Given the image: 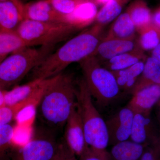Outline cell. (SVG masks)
<instances>
[{
    "label": "cell",
    "mask_w": 160,
    "mask_h": 160,
    "mask_svg": "<svg viewBox=\"0 0 160 160\" xmlns=\"http://www.w3.org/2000/svg\"><path fill=\"white\" fill-rule=\"evenodd\" d=\"M104 26L95 24L50 53L32 70V80L47 79L62 73L69 65L92 55L102 39Z\"/></svg>",
    "instance_id": "obj_1"
},
{
    "label": "cell",
    "mask_w": 160,
    "mask_h": 160,
    "mask_svg": "<svg viewBox=\"0 0 160 160\" xmlns=\"http://www.w3.org/2000/svg\"><path fill=\"white\" fill-rule=\"evenodd\" d=\"M76 90L69 75L51 78L37 106L40 119L51 128L62 127L76 103Z\"/></svg>",
    "instance_id": "obj_2"
},
{
    "label": "cell",
    "mask_w": 160,
    "mask_h": 160,
    "mask_svg": "<svg viewBox=\"0 0 160 160\" xmlns=\"http://www.w3.org/2000/svg\"><path fill=\"white\" fill-rule=\"evenodd\" d=\"M92 99L83 78L79 81L77 87L76 104L82 122L86 144L92 149L107 150L109 140L106 121Z\"/></svg>",
    "instance_id": "obj_3"
},
{
    "label": "cell",
    "mask_w": 160,
    "mask_h": 160,
    "mask_svg": "<svg viewBox=\"0 0 160 160\" xmlns=\"http://www.w3.org/2000/svg\"><path fill=\"white\" fill-rule=\"evenodd\" d=\"M79 63L88 90L100 106H108L117 98L121 90L114 75L103 67L94 56Z\"/></svg>",
    "instance_id": "obj_4"
},
{
    "label": "cell",
    "mask_w": 160,
    "mask_h": 160,
    "mask_svg": "<svg viewBox=\"0 0 160 160\" xmlns=\"http://www.w3.org/2000/svg\"><path fill=\"white\" fill-rule=\"evenodd\" d=\"M54 46L26 47L11 53L0 62V87L17 84L51 52Z\"/></svg>",
    "instance_id": "obj_5"
},
{
    "label": "cell",
    "mask_w": 160,
    "mask_h": 160,
    "mask_svg": "<svg viewBox=\"0 0 160 160\" xmlns=\"http://www.w3.org/2000/svg\"><path fill=\"white\" fill-rule=\"evenodd\" d=\"M81 30L70 23H51L22 20L16 32L27 47L54 46Z\"/></svg>",
    "instance_id": "obj_6"
},
{
    "label": "cell",
    "mask_w": 160,
    "mask_h": 160,
    "mask_svg": "<svg viewBox=\"0 0 160 160\" xmlns=\"http://www.w3.org/2000/svg\"><path fill=\"white\" fill-rule=\"evenodd\" d=\"M60 143L50 131H37L34 137L15 153L12 160H53Z\"/></svg>",
    "instance_id": "obj_7"
},
{
    "label": "cell",
    "mask_w": 160,
    "mask_h": 160,
    "mask_svg": "<svg viewBox=\"0 0 160 160\" xmlns=\"http://www.w3.org/2000/svg\"><path fill=\"white\" fill-rule=\"evenodd\" d=\"M134 115L126 106L106 121L109 145L112 146L129 139Z\"/></svg>",
    "instance_id": "obj_8"
},
{
    "label": "cell",
    "mask_w": 160,
    "mask_h": 160,
    "mask_svg": "<svg viewBox=\"0 0 160 160\" xmlns=\"http://www.w3.org/2000/svg\"><path fill=\"white\" fill-rule=\"evenodd\" d=\"M65 125L64 142L69 150L79 158L88 146L85 139L82 118L76 103Z\"/></svg>",
    "instance_id": "obj_9"
},
{
    "label": "cell",
    "mask_w": 160,
    "mask_h": 160,
    "mask_svg": "<svg viewBox=\"0 0 160 160\" xmlns=\"http://www.w3.org/2000/svg\"><path fill=\"white\" fill-rule=\"evenodd\" d=\"M22 16L23 20L44 22L70 23L68 16L57 11L48 0L24 3Z\"/></svg>",
    "instance_id": "obj_10"
},
{
    "label": "cell",
    "mask_w": 160,
    "mask_h": 160,
    "mask_svg": "<svg viewBox=\"0 0 160 160\" xmlns=\"http://www.w3.org/2000/svg\"><path fill=\"white\" fill-rule=\"evenodd\" d=\"M160 100V85H152L132 95L127 106L134 113L149 115V112Z\"/></svg>",
    "instance_id": "obj_11"
},
{
    "label": "cell",
    "mask_w": 160,
    "mask_h": 160,
    "mask_svg": "<svg viewBox=\"0 0 160 160\" xmlns=\"http://www.w3.org/2000/svg\"><path fill=\"white\" fill-rule=\"evenodd\" d=\"M137 41L111 39L102 40L93 54L99 62H106L138 47Z\"/></svg>",
    "instance_id": "obj_12"
},
{
    "label": "cell",
    "mask_w": 160,
    "mask_h": 160,
    "mask_svg": "<svg viewBox=\"0 0 160 160\" xmlns=\"http://www.w3.org/2000/svg\"><path fill=\"white\" fill-rule=\"evenodd\" d=\"M49 79H36L21 86L15 87L9 91H5L4 106H12L31 97L43 87Z\"/></svg>",
    "instance_id": "obj_13"
},
{
    "label": "cell",
    "mask_w": 160,
    "mask_h": 160,
    "mask_svg": "<svg viewBox=\"0 0 160 160\" xmlns=\"http://www.w3.org/2000/svg\"><path fill=\"white\" fill-rule=\"evenodd\" d=\"M134 113L129 140L145 146L156 141L158 139H155L151 134V121L149 115Z\"/></svg>",
    "instance_id": "obj_14"
},
{
    "label": "cell",
    "mask_w": 160,
    "mask_h": 160,
    "mask_svg": "<svg viewBox=\"0 0 160 160\" xmlns=\"http://www.w3.org/2000/svg\"><path fill=\"white\" fill-rule=\"evenodd\" d=\"M23 18L17 6L10 1H0V32H16Z\"/></svg>",
    "instance_id": "obj_15"
},
{
    "label": "cell",
    "mask_w": 160,
    "mask_h": 160,
    "mask_svg": "<svg viewBox=\"0 0 160 160\" xmlns=\"http://www.w3.org/2000/svg\"><path fill=\"white\" fill-rule=\"evenodd\" d=\"M136 29L129 13L126 12L120 14L102 40L135 39Z\"/></svg>",
    "instance_id": "obj_16"
},
{
    "label": "cell",
    "mask_w": 160,
    "mask_h": 160,
    "mask_svg": "<svg viewBox=\"0 0 160 160\" xmlns=\"http://www.w3.org/2000/svg\"><path fill=\"white\" fill-rule=\"evenodd\" d=\"M160 85V62L150 57L146 59L144 69L131 91L132 94L152 85Z\"/></svg>",
    "instance_id": "obj_17"
},
{
    "label": "cell",
    "mask_w": 160,
    "mask_h": 160,
    "mask_svg": "<svg viewBox=\"0 0 160 160\" xmlns=\"http://www.w3.org/2000/svg\"><path fill=\"white\" fill-rule=\"evenodd\" d=\"M146 59L145 51L138 46L132 51L119 55L104 62V67L110 71H118L126 69L141 61H146Z\"/></svg>",
    "instance_id": "obj_18"
},
{
    "label": "cell",
    "mask_w": 160,
    "mask_h": 160,
    "mask_svg": "<svg viewBox=\"0 0 160 160\" xmlns=\"http://www.w3.org/2000/svg\"><path fill=\"white\" fill-rule=\"evenodd\" d=\"M146 61H141L126 69L112 72L116 79L120 90L132 91L144 69Z\"/></svg>",
    "instance_id": "obj_19"
},
{
    "label": "cell",
    "mask_w": 160,
    "mask_h": 160,
    "mask_svg": "<svg viewBox=\"0 0 160 160\" xmlns=\"http://www.w3.org/2000/svg\"><path fill=\"white\" fill-rule=\"evenodd\" d=\"M146 146L130 140L112 146L109 152L111 160H139Z\"/></svg>",
    "instance_id": "obj_20"
},
{
    "label": "cell",
    "mask_w": 160,
    "mask_h": 160,
    "mask_svg": "<svg viewBox=\"0 0 160 160\" xmlns=\"http://www.w3.org/2000/svg\"><path fill=\"white\" fill-rule=\"evenodd\" d=\"M126 12L138 33L152 23V14L145 0H134Z\"/></svg>",
    "instance_id": "obj_21"
},
{
    "label": "cell",
    "mask_w": 160,
    "mask_h": 160,
    "mask_svg": "<svg viewBox=\"0 0 160 160\" xmlns=\"http://www.w3.org/2000/svg\"><path fill=\"white\" fill-rule=\"evenodd\" d=\"M130 0H109L98 12L95 22V24L105 26L121 14L126 4Z\"/></svg>",
    "instance_id": "obj_22"
},
{
    "label": "cell",
    "mask_w": 160,
    "mask_h": 160,
    "mask_svg": "<svg viewBox=\"0 0 160 160\" xmlns=\"http://www.w3.org/2000/svg\"><path fill=\"white\" fill-rule=\"evenodd\" d=\"M138 33V45L144 51L153 50L160 42V30L152 22Z\"/></svg>",
    "instance_id": "obj_23"
},
{
    "label": "cell",
    "mask_w": 160,
    "mask_h": 160,
    "mask_svg": "<svg viewBox=\"0 0 160 160\" xmlns=\"http://www.w3.org/2000/svg\"><path fill=\"white\" fill-rule=\"evenodd\" d=\"M26 47L16 32H0V55H8Z\"/></svg>",
    "instance_id": "obj_24"
},
{
    "label": "cell",
    "mask_w": 160,
    "mask_h": 160,
    "mask_svg": "<svg viewBox=\"0 0 160 160\" xmlns=\"http://www.w3.org/2000/svg\"><path fill=\"white\" fill-rule=\"evenodd\" d=\"M57 11L65 15L72 14L82 4L94 0H48Z\"/></svg>",
    "instance_id": "obj_25"
},
{
    "label": "cell",
    "mask_w": 160,
    "mask_h": 160,
    "mask_svg": "<svg viewBox=\"0 0 160 160\" xmlns=\"http://www.w3.org/2000/svg\"><path fill=\"white\" fill-rule=\"evenodd\" d=\"M15 134V129L9 124L0 126V158L11 146Z\"/></svg>",
    "instance_id": "obj_26"
},
{
    "label": "cell",
    "mask_w": 160,
    "mask_h": 160,
    "mask_svg": "<svg viewBox=\"0 0 160 160\" xmlns=\"http://www.w3.org/2000/svg\"><path fill=\"white\" fill-rule=\"evenodd\" d=\"M139 160H160V138L146 146Z\"/></svg>",
    "instance_id": "obj_27"
},
{
    "label": "cell",
    "mask_w": 160,
    "mask_h": 160,
    "mask_svg": "<svg viewBox=\"0 0 160 160\" xmlns=\"http://www.w3.org/2000/svg\"><path fill=\"white\" fill-rule=\"evenodd\" d=\"M79 160H111L107 150H98L88 147Z\"/></svg>",
    "instance_id": "obj_28"
},
{
    "label": "cell",
    "mask_w": 160,
    "mask_h": 160,
    "mask_svg": "<svg viewBox=\"0 0 160 160\" xmlns=\"http://www.w3.org/2000/svg\"><path fill=\"white\" fill-rule=\"evenodd\" d=\"M65 160H79L78 158L68 148L65 142H63Z\"/></svg>",
    "instance_id": "obj_29"
},
{
    "label": "cell",
    "mask_w": 160,
    "mask_h": 160,
    "mask_svg": "<svg viewBox=\"0 0 160 160\" xmlns=\"http://www.w3.org/2000/svg\"><path fill=\"white\" fill-rule=\"evenodd\" d=\"M152 22L160 30V7L152 14Z\"/></svg>",
    "instance_id": "obj_30"
},
{
    "label": "cell",
    "mask_w": 160,
    "mask_h": 160,
    "mask_svg": "<svg viewBox=\"0 0 160 160\" xmlns=\"http://www.w3.org/2000/svg\"><path fill=\"white\" fill-rule=\"evenodd\" d=\"M53 160H65L63 143H60L58 150Z\"/></svg>",
    "instance_id": "obj_31"
},
{
    "label": "cell",
    "mask_w": 160,
    "mask_h": 160,
    "mask_svg": "<svg viewBox=\"0 0 160 160\" xmlns=\"http://www.w3.org/2000/svg\"><path fill=\"white\" fill-rule=\"evenodd\" d=\"M160 62V42L152 52V56Z\"/></svg>",
    "instance_id": "obj_32"
},
{
    "label": "cell",
    "mask_w": 160,
    "mask_h": 160,
    "mask_svg": "<svg viewBox=\"0 0 160 160\" xmlns=\"http://www.w3.org/2000/svg\"><path fill=\"white\" fill-rule=\"evenodd\" d=\"M0 1H1V2H3V1H10V2L14 3L17 6L20 12H21L22 15L23 6H24V3H23L21 0H0Z\"/></svg>",
    "instance_id": "obj_33"
},
{
    "label": "cell",
    "mask_w": 160,
    "mask_h": 160,
    "mask_svg": "<svg viewBox=\"0 0 160 160\" xmlns=\"http://www.w3.org/2000/svg\"><path fill=\"white\" fill-rule=\"evenodd\" d=\"M4 94L5 91L0 87V108L4 106Z\"/></svg>",
    "instance_id": "obj_34"
},
{
    "label": "cell",
    "mask_w": 160,
    "mask_h": 160,
    "mask_svg": "<svg viewBox=\"0 0 160 160\" xmlns=\"http://www.w3.org/2000/svg\"><path fill=\"white\" fill-rule=\"evenodd\" d=\"M109 1V0H94V2L97 5H102L104 6Z\"/></svg>",
    "instance_id": "obj_35"
},
{
    "label": "cell",
    "mask_w": 160,
    "mask_h": 160,
    "mask_svg": "<svg viewBox=\"0 0 160 160\" xmlns=\"http://www.w3.org/2000/svg\"><path fill=\"white\" fill-rule=\"evenodd\" d=\"M158 102V119L160 125V100Z\"/></svg>",
    "instance_id": "obj_36"
},
{
    "label": "cell",
    "mask_w": 160,
    "mask_h": 160,
    "mask_svg": "<svg viewBox=\"0 0 160 160\" xmlns=\"http://www.w3.org/2000/svg\"><path fill=\"white\" fill-rule=\"evenodd\" d=\"M8 55H0V62H2L4 59Z\"/></svg>",
    "instance_id": "obj_37"
},
{
    "label": "cell",
    "mask_w": 160,
    "mask_h": 160,
    "mask_svg": "<svg viewBox=\"0 0 160 160\" xmlns=\"http://www.w3.org/2000/svg\"><path fill=\"white\" fill-rule=\"evenodd\" d=\"M21 1H22V2L23 3H24L23 2V1H24V0H21Z\"/></svg>",
    "instance_id": "obj_38"
}]
</instances>
